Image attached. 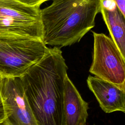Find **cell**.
Here are the masks:
<instances>
[{
    "label": "cell",
    "instance_id": "6da1fadb",
    "mask_svg": "<svg viewBox=\"0 0 125 125\" xmlns=\"http://www.w3.org/2000/svg\"><path fill=\"white\" fill-rule=\"evenodd\" d=\"M67 66L60 48H48L42 59L22 75L25 94L39 125H63Z\"/></svg>",
    "mask_w": 125,
    "mask_h": 125
},
{
    "label": "cell",
    "instance_id": "7a4b0ae2",
    "mask_svg": "<svg viewBox=\"0 0 125 125\" xmlns=\"http://www.w3.org/2000/svg\"><path fill=\"white\" fill-rule=\"evenodd\" d=\"M41 9L42 40L61 48L79 42L95 26L101 0H51Z\"/></svg>",
    "mask_w": 125,
    "mask_h": 125
},
{
    "label": "cell",
    "instance_id": "3957f363",
    "mask_svg": "<svg viewBox=\"0 0 125 125\" xmlns=\"http://www.w3.org/2000/svg\"><path fill=\"white\" fill-rule=\"evenodd\" d=\"M47 48L40 38H0V76L21 77L42 59Z\"/></svg>",
    "mask_w": 125,
    "mask_h": 125
},
{
    "label": "cell",
    "instance_id": "277c9868",
    "mask_svg": "<svg viewBox=\"0 0 125 125\" xmlns=\"http://www.w3.org/2000/svg\"><path fill=\"white\" fill-rule=\"evenodd\" d=\"M42 37L41 8L16 0H0V38Z\"/></svg>",
    "mask_w": 125,
    "mask_h": 125
},
{
    "label": "cell",
    "instance_id": "5b68a950",
    "mask_svg": "<svg viewBox=\"0 0 125 125\" xmlns=\"http://www.w3.org/2000/svg\"><path fill=\"white\" fill-rule=\"evenodd\" d=\"M92 32L93 52L89 72L125 90V58L111 38Z\"/></svg>",
    "mask_w": 125,
    "mask_h": 125
},
{
    "label": "cell",
    "instance_id": "8992f818",
    "mask_svg": "<svg viewBox=\"0 0 125 125\" xmlns=\"http://www.w3.org/2000/svg\"><path fill=\"white\" fill-rule=\"evenodd\" d=\"M6 125H39L26 99L20 77L0 78Z\"/></svg>",
    "mask_w": 125,
    "mask_h": 125
},
{
    "label": "cell",
    "instance_id": "52a82bcc",
    "mask_svg": "<svg viewBox=\"0 0 125 125\" xmlns=\"http://www.w3.org/2000/svg\"><path fill=\"white\" fill-rule=\"evenodd\" d=\"M89 89L94 94L100 106L105 113L125 112V90L96 76L87 79Z\"/></svg>",
    "mask_w": 125,
    "mask_h": 125
},
{
    "label": "cell",
    "instance_id": "ba28073f",
    "mask_svg": "<svg viewBox=\"0 0 125 125\" xmlns=\"http://www.w3.org/2000/svg\"><path fill=\"white\" fill-rule=\"evenodd\" d=\"M88 108V103L67 75L64 88L63 125H86Z\"/></svg>",
    "mask_w": 125,
    "mask_h": 125
},
{
    "label": "cell",
    "instance_id": "9c48e42d",
    "mask_svg": "<svg viewBox=\"0 0 125 125\" xmlns=\"http://www.w3.org/2000/svg\"><path fill=\"white\" fill-rule=\"evenodd\" d=\"M100 12L111 39L125 58V17L120 11L114 0L102 1Z\"/></svg>",
    "mask_w": 125,
    "mask_h": 125
},
{
    "label": "cell",
    "instance_id": "30bf717a",
    "mask_svg": "<svg viewBox=\"0 0 125 125\" xmlns=\"http://www.w3.org/2000/svg\"><path fill=\"white\" fill-rule=\"evenodd\" d=\"M21 3L30 6L40 7L41 5L48 0H16Z\"/></svg>",
    "mask_w": 125,
    "mask_h": 125
},
{
    "label": "cell",
    "instance_id": "8fae6325",
    "mask_svg": "<svg viewBox=\"0 0 125 125\" xmlns=\"http://www.w3.org/2000/svg\"><path fill=\"white\" fill-rule=\"evenodd\" d=\"M114 1L120 11L125 17V0H114Z\"/></svg>",
    "mask_w": 125,
    "mask_h": 125
},
{
    "label": "cell",
    "instance_id": "7c38bea8",
    "mask_svg": "<svg viewBox=\"0 0 125 125\" xmlns=\"http://www.w3.org/2000/svg\"><path fill=\"white\" fill-rule=\"evenodd\" d=\"M6 118L4 105L0 94V122H3Z\"/></svg>",
    "mask_w": 125,
    "mask_h": 125
},
{
    "label": "cell",
    "instance_id": "4fadbf2b",
    "mask_svg": "<svg viewBox=\"0 0 125 125\" xmlns=\"http://www.w3.org/2000/svg\"><path fill=\"white\" fill-rule=\"evenodd\" d=\"M0 125H6V124L5 123V122L3 121V122H0Z\"/></svg>",
    "mask_w": 125,
    "mask_h": 125
},
{
    "label": "cell",
    "instance_id": "5bb4252c",
    "mask_svg": "<svg viewBox=\"0 0 125 125\" xmlns=\"http://www.w3.org/2000/svg\"><path fill=\"white\" fill-rule=\"evenodd\" d=\"M0 77H1V76H0Z\"/></svg>",
    "mask_w": 125,
    "mask_h": 125
}]
</instances>
